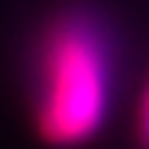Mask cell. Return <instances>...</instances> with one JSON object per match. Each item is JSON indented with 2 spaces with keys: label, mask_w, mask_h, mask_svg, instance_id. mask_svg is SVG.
Returning <instances> with one entry per match:
<instances>
[{
  "label": "cell",
  "mask_w": 149,
  "mask_h": 149,
  "mask_svg": "<svg viewBox=\"0 0 149 149\" xmlns=\"http://www.w3.org/2000/svg\"><path fill=\"white\" fill-rule=\"evenodd\" d=\"M116 83L113 33L100 13L76 7L43 27L33 66V119L47 146L76 149L103 129Z\"/></svg>",
  "instance_id": "1"
},
{
  "label": "cell",
  "mask_w": 149,
  "mask_h": 149,
  "mask_svg": "<svg viewBox=\"0 0 149 149\" xmlns=\"http://www.w3.org/2000/svg\"><path fill=\"white\" fill-rule=\"evenodd\" d=\"M139 136H143V143L149 146V86H146L143 103H139Z\"/></svg>",
  "instance_id": "2"
}]
</instances>
